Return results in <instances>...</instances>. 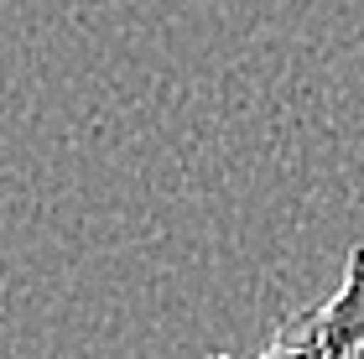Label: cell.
<instances>
[{"label":"cell","mask_w":364,"mask_h":359,"mask_svg":"<svg viewBox=\"0 0 364 359\" xmlns=\"http://www.w3.org/2000/svg\"><path fill=\"white\" fill-rule=\"evenodd\" d=\"M312 328L323 359H364V245L349 250L338 291L312 307Z\"/></svg>","instance_id":"cell-1"},{"label":"cell","mask_w":364,"mask_h":359,"mask_svg":"<svg viewBox=\"0 0 364 359\" xmlns=\"http://www.w3.org/2000/svg\"><path fill=\"white\" fill-rule=\"evenodd\" d=\"M250 359H323L318 328H312V307H307V313H291V318L276 328L271 344L260 349V354H250Z\"/></svg>","instance_id":"cell-2"}]
</instances>
